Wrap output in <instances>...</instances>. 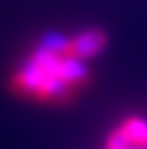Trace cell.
I'll list each match as a JSON object with an SVG mask.
<instances>
[{
  "instance_id": "1",
  "label": "cell",
  "mask_w": 147,
  "mask_h": 149,
  "mask_svg": "<svg viewBox=\"0 0 147 149\" xmlns=\"http://www.w3.org/2000/svg\"><path fill=\"white\" fill-rule=\"evenodd\" d=\"M106 43L97 29L50 34L14 72V88L36 102H66L88 81V61Z\"/></svg>"
}]
</instances>
